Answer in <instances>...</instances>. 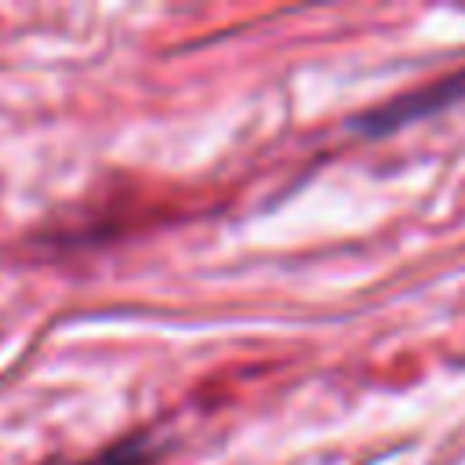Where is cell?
<instances>
[{"instance_id": "cell-1", "label": "cell", "mask_w": 465, "mask_h": 465, "mask_svg": "<svg viewBox=\"0 0 465 465\" xmlns=\"http://www.w3.org/2000/svg\"><path fill=\"white\" fill-rule=\"evenodd\" d=\"M458 98H465V69H458V73H450V76H443V80H436L429 87H418L411 94H400V98L363 113L356 120V131L360 134H389L396 127H407V124L429 116L432 109H443V105L458 102Z\"/></svg>"}, {"instance_id": "cell-2", "label": "cell", "mask_w": 465, "mask_h": 465, "mask_svg": "<svg viewBox=\"0 0 465 465\" xmlns=\"http://www.w3.org/2000/svg\"><path fill=\"white\" fill-rule=\"evenodd\" d=\"M149 458H153L149 440L134 436V440H124V443H116V447H109V450H102V454H94L80 465H145Z\"/></svg>"}]
</instances>
